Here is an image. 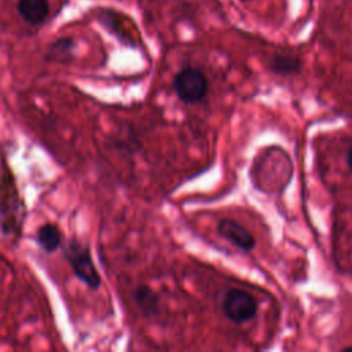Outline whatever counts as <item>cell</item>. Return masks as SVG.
Returning a JSON list of instances; mask_svg holds the SVG:
<instances>
[{
    "mask_svg": "<svg viewBox=\"0 0 352 352\" xmlns=\"http://www.w3.org/2000/svg\"><path fill=\"white\" fill-rule=\"evenodd\" d=\"M217 232L224 239H227L228 242H231L232 245L245 252H249L256 246L254 236L245 227H242L232 219L220 220L217 224Z\"/></svg>",
    "mask_w": 352,
    "mask_h": 352,
    "instance_id": "4",
    "label": "cell"
},
{
    "mask_svg": "<svg viewBox=\"0 0 352 352\" xmlns=\"http://www.w3.org/2000/svg\"><path fill=\"white\" fill-rule=\"evenodd\" d=\"M36 242L43 250H45L47 253H52L59 248L62 242V234L55 224L47 223L37 228Z\"/></svg>",
    "mask_w": 352,
    "mask_h": 352,
    "instance_id": "7",
    "label": "cell"
},
{
    "mask_svg": "<svg viewBox=\"0 0 352 352\" xmlns=\"http://www.w3.org/2000/svg\"><path fill=\"white\" fill-rule=\"evenodd\" d=\"M221 309L226 318L231 322L243 323L256 315L257 304L253 296L248 292L241 289H231L223 298Z\"/></svg>",
    "mask_w": 352,
    "mask_h": 352,
    "instance_id": "3",
    "label": "cell"
},
{
    "mask_svg": "<svg viewBox=\"0 0 352 352\" xmlns=\"http://www.w3.org/2000/svg\"><path fill=\"white\" fill-rule=\"evenodd\" d=\"M18 10L26 22L37 25L45 19L50 7L47 0H19Z\"/></svg>",
    "mask_w": 352,
    "mask_h": 352,
    "instance_id": "5",
    "label": "cell"
},
{
    "mask_svg": "<svg viewBox=\"0 0 352 352\" xmlns=\"http://www.w3.org/2000/svg\"><path fill=\"white\" fill-rule=\"evenodd\" d=\"M349 349H352V346H349V348H344V351H349Z\"/></svg>",
    "mask_w": 352,
    "mask_h": 352,
    "instance_id": "10",
    "label": "cell"
},
{
    "mask_svg": "<svg viewBox=\"0 0 352 352\" xmlns=\"http://www.w3.org/2000/svg\"><path fill=\"white\" fill-rule=\"evenodd\" d=\"M65 258L72 267L74 275L88 287L96 290L100 286V275L94 264L89 248L80 241L72 239L65 248Z\"/></svg>",
    "mask_w": 352,
    "mask_h": 352,
    "instance_id": "1",
    "label": "cell"
},
{
    "mask_svg": "<svg viewBox=\"0 0 352 352\" xmlns=\"http://www.w3.org/2000/svg\"><path fill=\"white\" fill-rule=\"evenodd\" d=\"M301 62L296 56L276 54L270 60V69L276 74H293L298 72Z\"/></svg>",
    "mask_w": 352,
    "mask_h": 352,
    "instance_id": "8",
    "label": "cell"
},
{
    "mask_svg": "<svg viewBox=\"0 0 352 352\" xmlns=\"http://www.w3.org/2000/svg\"><path fill=\"white\" fill-rule=\"evenodd\" d=\"M133 301L138 305V308L146 315V316H153L158 312V305L160 300L158 296L146 285L138 286L133 293H132Z\"/></svg>",
    "mask_w": 352,
    "mask_h": 352,
    "instance_id": "6",
    "label": "cell"
},
{
    "mask_svg": "<svg viewBox=\"0 0 352 352\" xmlns=\"http://www.w3.org/2000/svg\"><path fill=\"white\" fill-rule=\"evenodd\" d=\"M242 1H246V0H242Z\"/></svg>",
    "mask_w": 352,
    "mask_h": 352,
    "instance_id": "11",
    "label": "cell"
},
{
    "mask_svg": "<svg viewBox=\"0 0 352 352\" xmlns=\"http://www.w3.org/2000/svg\"><path fill=\"white\" fill-rule=\"evenodd\" d=\"M173 88L180 100L195 103L205 98L208 92V80L201 70L186 67L176 74Z\"/></svg>",
    "mask_w": 352,
    "mask_h": 352,
    "instance_id": "2",
    "label": "cell"
},
{
    "mask_svg": "<svg viewBox=\"0 0 352 352\" xmlns=\"http://www.w3.org/2000/svg\"><path fill=\"white\" fill-rule=\"evenodd\" d=\"M345 161H346V165H348L349 170L352 172V144H351V147H349L348 151H346V158H345Z\"/></svg>",
    "mask_w": 352,
    "mask_h": 352,
    "instance_id": "9",
    "label": "cell"
}]
</instances>
